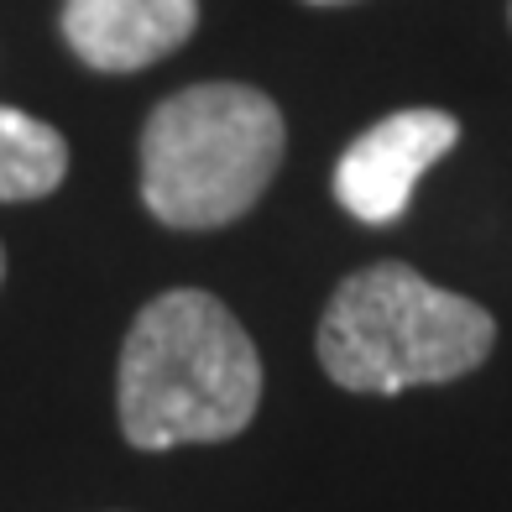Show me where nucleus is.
Segmentation results:
<instances>
[{
    "mask_svg": "<svg viewBox=\"0 0 512 512\" xmlns=\"http://www.w3.org/2000/svg\"><path fill=\"white\" fill-rule=\"evenodd\" d=\"M492 345V314L403 262H371L351 272L319 319V361L345 392L455 382L492 356Z\"/></svg>",
    "mask_w": 512,
    "mask_h": 512,
    "instance_id": "obj_2",
    "label": "nucleus"
},
{
    "mask_svg": "<svg viewBox=\"0 0 512 512\" xmlns=\"http://www.w3.org/2000/svg\"><path fill=\"white\" fill-rule=\"evenodd\" d=\"M68 173V142L37 115L0 105V204L53 194Z\"/></svg>",
    "mask_w": 512,
    "mask_h": 512,
    "instance_id": "obj_6",
    "label": "nucleus"
},
{
    "mask_svg": "<svg viewBox=\"0 0 512 512\" xmlns=\"http://www.w3.org/2000/svg\"><path fill=\"white\" fill-rule=\"evenodd\" d=\"M314 6H345V0H314Z\"/></svg>",
    "mask_w": 512,
    "mask_h": 512,
    "instance_id": "obj_7",
    "label": "nucleus"
},
{
    "mask_svg": "<svg viewBox=\"0 0 512 512\" xmlns=\"http://www.w3.org/2000/svg\"><path fill=\"white\" fill-rule=\"evenodd\" d=\"M199 27V0H63V42L100 74H136L178 53Z\"/></svg>",
    "mask_w": 512,
    "mask_h": 512,
    "instance_id": "obj_5",
    "label": "nucleus"
},
{
    "mask_svg": "<svg viewBox=\"0 0 512 512\" xmlns=\"http://www.w3.org/2000/svg\"><path fill=\"white\" fill-rule=\"evenodd\" d=\"M460 142V121L445 110H398L361 131L335 162V199L361 225H392L439 157Z\"/></svg>",
    "mask_w": 512,
    "mask_h": 512,
    "instance_id": "obj_4",
    "label": "nucleus"
},
{
    "mask_svg": "<svg viewBox=\"0 0 512 512\" xmlns=\"http://www.w3.org/2000/svg\"><path fill=\"white\" fill-rule=\"evenodd\" d=\"M121 434L136 450L241 434L262 403V361L215 293L173 288L131 319L121 345Z\"/></svg>",
    "mask_w": 512,
    "mask_h": 512,
    "instance_id": "obj_1",
    "label": "nucleus"
},
{
    "mask_svg": "<svg viewBox=\"0 0 512 512\" xmlns=\"http://www.w3.org/2000/svg\"><path fill=\"white\" fill-rule=\"evenodd\" d=\"M288 126L251 84H194L168 95L142 131V199L173 230H215L267 194Z\"/></svg>",
    "mask_w": 512,
    "mask_h": 512,
    "instance_id": "obj_3",
    "label": "nucleus"
},
{
    "mask_svg": "<svg viewBox=\"0 0 512 512\" xmlns=\"http://www.w3.org/2000/svg\"><path fill=\"white\" fill-rule=\"evenodd\" d=\"M0 277H6V251H0Z\"/></svg>",
    "mask_w": 512,
    "mask_h": 512,
    "instance_id": "obj_8",
    "label": "nucleus"
}]
</instances>
